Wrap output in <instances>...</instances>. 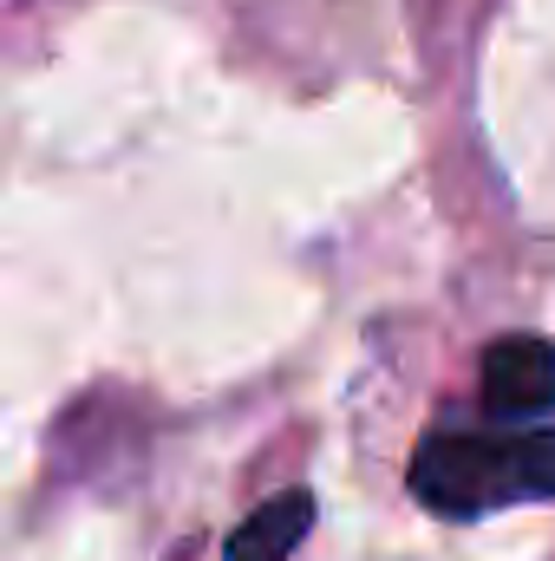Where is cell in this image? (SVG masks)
Masks as SVG:
<instances>
[{"instance_id": "6da1fadb", "label": "cell", "mask_w": 555, "mask_h": 561, "mask_svg": "<svg viewBox=\"0 0 555 561\" xmlns=\"http://www.w3.org/2000/svg\"><path fill=\"white\" fill-rule=\"evenodd\" d=\"M406 483L444 523H471V516H490L510 503H555V424L431 431L418 444Z\"/></svg>"}, {"instance_id": "7a4b0ae2", "label": "cell", "mask_w": 555, "mask_h": 561, "mask_svg": "<svg viewBox=\"0 0 555 561\" xmlns=\"http://www.w3.org/2000/svg\"><path fill=\"white\" fill-rule=\"evenodd\" d=\"M477 379H484V412L523 431V419L555 405V346L536 340V333L490 340L484 359H477Z\"/></svg>"}, {"instance_id": "3957f363", "label": "cell", "mask_w": 555, "mask_h": 561, "mask_svg": "<svg viewBox=\"0 0 555 561\" xmlns=\"http://www.w3.org/2000/svg\"><path fill=\"white\" fill-rule=\"evenodd\" d=\"M307 529H314V496H307V490H281L275 503H262V510L223 542V561H287L301 549Z\"/></svg>"}]
</instances>
